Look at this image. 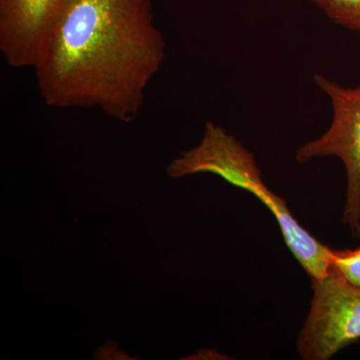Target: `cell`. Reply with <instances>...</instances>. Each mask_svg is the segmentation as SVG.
I'll list each match as a JSON object with an SVG mask.
<instances>
[{
  "label": "cell",
  "mask_w": 360,
  "mask_h": 360,
  "mask_svg": "<svg viewBox=\"0 0 360 360\" xmlns=\"http://www.w3.org/2000/svg\"><path fill=\"white\" fill-rule=\"evenodd\" d=\"M165 56L153 0H72L33 70L46 105L129 123Z\"/></svg>",
  "instance_id": "cell-1"
},
{
  "label": "cell",
  "mask_w": 360,
  "mask_h": 360,
  "mask_svg": "<svg viewBox=\"0 0 360 360\" xmlns=\"http://www.w3.org/2000/svg\"><path fill=\"white\" fill-rule=\"evenodd\" d=\"M168 176L210 174L252 194L276 219L285 245L311 279L328 274L333 250L305 231L288 203L265 184L255 155L238 139L214 122H206L198 146L184 151L167 168Z\"/></svg>",
  "instance_id": "cell-2"
},
{
  "label": "cell",
  "mask_w": 360,
  "mask_h": 360,
  "mask_svg": "<svg viewBox=\"0 0 360 360\" xmlns=\"http://www.w3.org/2000/svg\"><path fill=\"white\" fill-rule=\"evenodd\" d=\"M311 281V305L296 347L303 360H328L360 340V288L333 264L326 276Z\"/></svg>",
  "instance_id": "cell-3"
},
{
  "label": "cell",
  "mask_w": 360,
  "mask_h": 360,
  "mask_svg": "<svg viewBox=\"0 0 360 360\" xmlns=\"http://www.w3.org/2000/svg\"><path fill=\"white\" fill-rule=\"evenodd\" d=\"M314 82L330 101L333 120L321 136L296 149L295 158L300 163L326 156H335L342 161L347 176L342 220L352 236L359 238L360 85L343 87L321 75H314Z\"/></svg>",
  "instance_id": "cell-4"
},
{
  "label": "cell",
  "mask_w": 360,
  "mask_h": 360,
  "mask_svg": "<svg viewBox=\"0 0 360 360\" xmlns=\"http://www.w3.org/2000/svg\"><path fill=\"white\" fill-rule=\"evenodd\" d=\"M72 0H0V52L13 68H34Z\"/></svg>",
  "instance_id": "cell-5"
},
{
  "label": "cell",
  "mask_w": 360,
  "mask_h": 360,
  "mask_svg": "<svg viewBox=\"0 0 360 360\" xmlns=\"http://www.w3.org/2000/svg\"><path fill=\"white\" fill-rule=\"evenodd\" d=\"M335 25L360 32V0H310Z\"/></svg>",
  "instance_id": "cell-6"
},
{
  "label": "cell",
  "mask_w": 360,
  "mask_h": 360,
  "mask_svg": "<svg viewBox=\"0 0 360 360\" xmlns=\"http://www.w3.org/2000/svg\"><path fill=\"white\" fill-rule=\"evenodd\" d=\"M331 264L347 283L360 288V248L354 250H333Z\"/></svg>",
  "instance_id": "cell-7"
}]
</instances>
